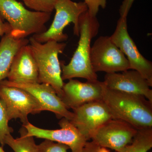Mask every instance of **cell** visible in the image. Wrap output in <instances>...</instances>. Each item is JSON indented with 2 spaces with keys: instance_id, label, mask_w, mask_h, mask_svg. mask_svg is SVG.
Masks as SVG:
<instances>
[{
  "instance_id": "1",
  "label": "cell",
  "mask_w": 152,
  "mask_h": 152,
  "mask_svg": "<svg viewBox=\"0 0 152 152\" xmlns=\"http://www.w3.org/2000/svg\"><path fill=\"white\" fill-rule=\"evenodd\" d=\"M102 100L113 119L124 121L137 130L152 128V103L143 96L110 89L103 83Z\"/></svg>"
},
{
  "instance_id": "23",
  "label": "cell",
  "mask_w": 152,
  "mask_h": 152,
  "mask_svg": "<svg viewBox=\"0 0 152 152\" xmlns=\"http://www.w3.org/2000/svg\"><path fill=\"white\" fill-rule=\"evenodd\" d=\"M82 152H110L107 148L102 146L94 142L87 141Z\"/></svg>"
},
{
  "instance_id": "16",
  "label": "cell",
  "mask_w": 152,
  "mask_h": 152,
  "mask_svg": "<svg viewBox=\"0 0 152 152\" xmlns=\"http://www.w3.org/2000/svg\"><path fill=\"white\" fill-rule=\"evenodd\" d=\"M10 33L3 36L0 42V83L7 77L14 57L19 49L29 42L26 38H14Z\"/></svg>"
},
{
  "instance_id": "20",
  "label": "cell",
  "mask_w": 152,
  "mask_h": 152,
  "mask_svg": "<svg viewBox=\"0 0 152 152\" xmlns=\"http://www.w3.org/2000/svg\"><path fill=\"white\" fill-rule=\"evenodd\" d=\"M9 121L5 108L0 101V144L2 148L5 145L6 137L13 132L12 128L9 126Z\"/></svg>"
},
{
  "instance_id": "14",
  "label": "cell",
  "mask_w": 152,
  "mask_h": 152,
  "mask_svg": "<svg viewBox=\"0 0 152 152\" xmlns=\"http://www.w3.org/2000/svg\"><path fill=\"white\" fill-rule=\"evenodd\" d=\"M103 82L107 88L141 95L152 103V90L148 81L139 72L129 69L121 73L106 74Z\"/></svg>"
},
{
  "instance_id": "5",
  "label": "cell",
  "mask_w": 152,
  "mask_h": 152,
  "mask_svg": "<svg viewBox=\"0 0 152 152\" xmlns=\"http://www.w3.org/2000/svg\"><path fill=\"white\" fill-rule=\"evenodd\" d=\"M54 10L56 14L50 28L45 31L34 35L33 37L39 42L49 41L63 42L67 40V35L64 30L70 23L74 24V34L79 36V19L81 15L88 11L84 2H76L72 0H58Z\"/></svg>"
},
{
  "instance_id": "3",
  "label": "cell",
  "mask_w": 152,
  "mask_h": 152,
  "mask_svg": "<svg viewBox=\"0 0 152 152\" xmlns=\"http://www.w3.org/2000/svg\"><path fill=\"white\" fill-rule=\"evenodd\" d=\"M29 45L37 66L38 83L50 85L60 97L62 94L63 82L59 55L63 53L66 46L64 42L49 41L39 42L33 37Z\"/></svg>"
},
{
  "instance_id": "7",
  "label": "cell",
  "mask_w": 152,
  "mask_h": 152,
  "mask_svg": "<svg viewBox=\"0 0 152 152\" xmlns=\"http://www.w3.org/2000/svg\"><path fill=\"white\" fill-rule=\"evenodd\" d=\"M0 101L4 105L9 121L20 119L23 126L29 122L28 116L43 111L35 98L25 90L0 83Z\"/></svg>"
},
{
  "instance_id": "19",
  "label": "cell",
  "mask_w": 152,
  "mask_h": 152,
  "mask_svg": "<svg viewBox=\"0 0 152 152\" xmlns=\"http://www.w3.org/2000/svg\"><path fill=\"white\" fill-rule=\"evenodd\" d=\"M25 5L36 12L52 13L58 0H22Z\"/></svg>"
},
{
  "instance_id": "6",
  "label": "cell",
  "mask_w": 152,
  "mask_h": 152,
  "mask_svg": "<svg viewBox=\"0 0 152 152\" xmlns=\"http://www.w3.org/2000/svg\"><path fill=\"white\" fill-rule=\"evenodd\" d=\"M90 58L93 70L96 73H113L130 69L126 57L109 36H101L95 41L91 46Z\"/></svg>"
},
{
  "instance_id": "17",
  "label": "cell",
  "mask_w": 152,
  "mask_h": 152,
  "mask_svg": "<svg viewBox=\"0 0 152 152\" xmlns=\"http://www.w3.org/2000/svg\"><path fill=\"white\" fill-rule=\"evenodd\" d=\"M20 136L15 139L9 134L6 137L5 143L10 147L14 152H39L38 145L36 144L34 137L27 135V130L23 126L19 131Z\"/></svg>"
},
{
  "instance_id": "4",
  "label": "cell",
  "mask_w": 152,
  "mask_h": 152,
  "mask_svg": "<svg viewBox=\"0 0 152 152\" xmlns=\"http://www.w3.org/2000/svg\"><path fill=\"white\" fill-rule=\"evenodd\" d=\"M0 14L10 25L11 35L16 39H25L45 31V24L51 15L29 10L18 0H0Z\"/></svg>"
},
{
  "instance_id": "8",
  "label": "cell",
  "mask_w": 152,
  "mask_h": 152,
  "mask_svg": "<svg viewBox=\"0 0 152 152\" xmlns=\"http://www.w3.org/2000/svg\"><path fill=\"white\" fill-rule=\"evenodd\" d=\"M112 41L123 52L129 64L130 69L139 72L152 86V63L142 56L129 35L127 17H120L115 31L110 36Z\"/></svg>"
},
{
  "instance_id": "21",
  "label": "cell",
  "mask_w": 152,
  "mask_h": 152,
  "mask_svg": "<svg viewBox=\"0 0 152 152\" xmlns=\"http://www.w3.org/2000/svg\"><path fill=\"white\" fill-rule=\"evenodd\" d=\"M39 152H67L69 147L60 143L45 140L38 145Z\"/></svg>"
},
{
  "instance_id": "22",
  "label": "cell",
  "mask_w": 152,
  "mask_h": 152,
  "mask_svg": "<svg viewBox=\"0 0 152 152\" xmlns=\"http://www.w3.org/2000/svg\"><path fill=\"white\" fill-rule=\"evenodd\" d=\"M107 0H84L90 15L96 17L100 8L104 9L107 7Z\"/></svg>"
},
{
  "instance_id": "18",
  "label": "cell",
  "mask_w": 152,
  "mask_h": 152,
  "mask_svg": "<svg viewBox=\"0 0 152 152\" xmlns=\"http://www.w3.org/2000/svg\"><path fill=\"white\" fill-rule=\"evenodd\" d=\"M152 148V128L138 130L131 144L118 152H148Z\"/></svg>"
},
{
  "instance_id": "15",
  "label": "cell",
  "mask_w": 152,
  "mask_h": 152,
  "mask_svg": "<svg viewBox=\"0 0 152 152\" xmlns=\"http://www.w3.org/2000/svg\"><path fill=\"white\" fill-rule=\"evenodd\" d=\"M38 77L37 63L28 44L19 49L14 57L7 80L16 83H38Z\"/></svg>"
},
{
  "instance_id": "2",
  "label": "cell",
  "mask_w": 152,
  "mask_h": 152,
  "mask_svg": "<svg viewBox=\"0 0 152 152\" xmlns=\"http://www.w3.org/2000/svg\"><path fill=\"white\" fill-rule=\"evenodd\" d=\"M99 28L96 17L90 15L88 11L80 16L77 47L68 64L61 63L63 81L74 78L85 79L88 81L98 80L97 75L91 64L90 52L92 39L97 35Z\"/></svg>"
},
{
  "instance_id": "26",
  "label": "cell",
  "mask_w": 152,
  "mask_h": 152,
  "mask_svg": "<svg viewBox=\"0 0 152 152\" xmlns=\"http://www.w3.org/2000/svg\"><path fill=\"white\" fill-rule=\"evenodd\" d=\"M0 152H6L3 149L2 147L0 146Z\"/></svg>"
},
{
  "instance_id": "11",
  "label": "cell",
  "mask_w": 152,
  "mask_h": 152,
  "mask_svg": "<svg viewBox=\"0 0 152 152\" xmlns=\"http://www.w3.org/2000/svg\"><path fill=\"white\" fill-rule=\"evenodd\" d=\"M73 110V115L70 121L88 141L98 129L113 119L107 107L102 100L84 104Z\"/></svg>"
},
{
  "instance_id": "12",
  "label": "cell",
  "mask_w": 152,
  "mask_h": 152,
  "mask_svg": "<svg viewBox=\"0 0 152 152\" xmlns=\"http://www.w3.org/2000/svg\"><path fill=\"white\" fill-rule=\"evenodd\" d=\"M2 83L20 88L30 93L40 104L42 111H48L56 115L58 118H65L70 121L73 112L69 111L61 98L50 85L38 83H16L4 80Z\"/></svg>"
},
{
  "instance_id": "9",
  "label": "cell",
  "mask_w": 152,
  "mask_h": 152,
  "mask_svg": "<svg viewBox=\"0 0 152 152\" xmlns=\"http://www.w3.org/2000/svg\"><path fill=\"white\" fill-rule=\"evenodd\" d=\"M61 129L49 130L41 129L28 122L23 126L27 135L66 145L72 152H82L86 143V137L82 134L69 120L62 118L58 123Z\"/></svg>"
},
{
  "instance_id": "25",
  "label": "cell",
  "mask_w": 152,
  "mask_h": 152,
  "mask_svg": "<svg viewBox=\"0 0 152 152\" xmlns=\"http://www.w3.org/2000/svg\"><path fill=\"white\" fill-rule=\"evenodd\" d=\"M11 28L8 23H4L0 14V37H3L6 34L10 32Z\"/></svg>"
},
{
  "instance_id": "10",
  "label": "cell",
  "mask_w": 152,
  "mask_h": 152,
  "mask_svg": "<svg viewBox=\"0 0 152 152\" xmlns=\"http://www.w3.org/2000/svg\"><path fill=\"white\" fill-rule=\"evenodd\" d=\"M137 131L124 121L112 119L95 131L91 139L102 146L118 152L132 142Z\"/></svg>"
},
{
  "instance_id": "24",
  "label": "cell",
  "mask_w": 152,
  "mask_h": 152,
  "mask_svg": "<svg viewBox=\"0 0 152 152\" xmlns=\"http://www.w3.org/2000/svg\"><path fill=\"white\" fill-rule=\"evenodd\" d=\"M135 0H124L120 6V17H127L129 12Z\"/></svg>"
},
{
  "instance_id": "13",
  "label": "cell",
  "mask_w": 152,
  "mask_h": 152,
  "mask_svg": "<svg viewBox=\"0 0 152 152\" xmlns=\"http://www.w3.org/2000/svg\"><path fill=\"white\" fill-rule=\"evenodd\" d=\"M103 85V82L98 80L82 83L71 79L64 83L60 98L67 108L73 110L88 103L102 100Z\"/></svg>"
}]
</instances>
